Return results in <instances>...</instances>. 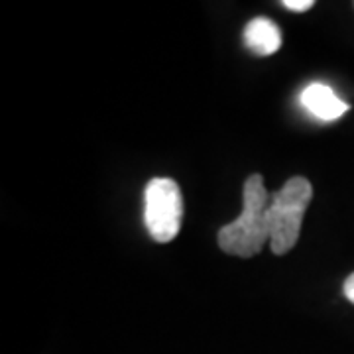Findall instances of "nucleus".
<instances>
[{
  "mask_svg": "<svg viewBox=\"0 0 354 354\" xmlns=\"http://www.w3.org/2000/svg\"><path fill=\"white\" fill-rule=\"evenodd\" d=\"M244 207L239 218L228 223L218 230V246L221 250L241 258H252L262 252L264 244L270 242V228L266 221V209L272 195L264 185V177L252 174L244 181L242 189Z\"/></svg>",
  "mask_w": 354,
  "mask_h": 354,
  "instance_id": "1",
  "label": "nucleus"
},
{
  "mask_svg": "<svg viewBox=\"0 0 354 354\" xmlns=\"http://www.w3.org/2000/svg\"><path fill=\"white\" fill-rule=\"evenodd\" d=\"M313 197V187L305 177H291L276 191L266 209L272 252L288 254L297 244L301 223Z\"/></svg>",
  "mask_w": 354,
  "mask_h": 354,
  "instance_id": "2",
  "label": "nucleus"
},
{
  "mask_svg": "<svg viewBox=\"0 0 354 354\" xmlns=\"http://www.w3.org/2000/svg\"><path fill=\"white\" fill-rule=\"evenodd\" d=\"M183 221L181 189L169 177H153L144 191V223L153 241L165 244L177 236Z\"/></svg>",
  "mask_w": 354,
  "mask_h": 354,
  "instance_id": "3",
  "label": "nucleus"
},
{
  "mask_svg": "<svg viewBox=\"0 0 354 354\" xmlns=\"http://www.w3.org/2000/svg\"><path fill=\"white\" fill-rule=\"evenodd\" d=\"M301 104L307 113L323 122H333L348 111V102L337 97V93L325 83H311L301 93Z\"/></svg>",
  "mask_w": 354,
  "mask_h": 354,
  "instance_id": "4",
  "label": "nucleus"
},
{
  "mask_svg": "<svg viewBox=\"0 0 354 354\" xmlns=\"http://www.w3.org/2000/svg\"><path fill=\"white\" fill-rule=\"evenodd\" d=\"M244 44L256 55H272L281 48V32L268 18H254L244 28Z\"/></svg>",
  "mask_w": 354,
  "mask_h": 354,
  "instance_id": "5",
  "label": "nucleus"
},
{
  "mask_svg": "<svg viewBox=\"0 0 354 354\" xmlns=\"http://www.w3.org/2000/svg\"><path fill=\"white\" fill-rule=\"evenodd\" d=\"M313 0H283L281 6L288 8L291 12H307L309 8H313Z\"/></svg>",
  "mask_w": 354,
  "mask_h": 354,
  "instance_id": "6",
  "label": "nucleus"
},
{
  "mask_svg": "<svg viewBox=\"0 0 354 354\" xmlns=\"http://www.w3.org/2000/svg\"><path fill=\"white\" fill-rule=\"evenodd\" d=\"M342 291H344V297L354 305V274H351L346 281H344V286H342Z\"/></svg>",
  "mask_w": 354,
  "mask_h": 354,
  "instance_id": "7",
  "label": "nucleus"
}]
</instances>
